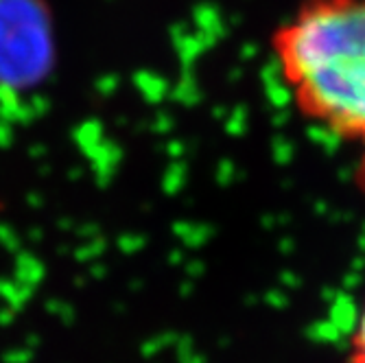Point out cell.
Instances as JSON below:
<instances>
[{"label": "cell", "instance_id": "2", "mask_svg": "<svg viewBox=\"0 0 365 363\" xmlns=\"http://www.w3.org/2000/svg\"><path fill=\"white\" fill-rule=\"evenodd\" d=\"M55 66V29L44 0H0V106L36 94Z\"/></svg>", "mask_w": 365, "mask_h": 363}, {"label": "cell", "instance_id": "3", "mask_svg": "<svg viewBox=\"0 0 365 363\" xmlns=\"http://www.w3.org/2000/svg\"><path fill=\"white\" fill-rule=\"evenodd\" d=\"M346 363H365V307L356 319L354 333L350 337V350Z\"/></svg>", "mask_w": 365, "mask_h": 363}, {"label": "cell", "instance_id": "4", "mask_svg": "<svg viewBox=\"0 0 365 363\" xmlns=\"http://www.w3.org/2000/svg\"><path fill=\"white\" fill-rule=\"evenodd\" d=\"M363 145V151H361V162H359V180H361V186L365 188V138L361 140Z\"/></svg>", "mask_w": 365, "mask_h": 363}, {"label": "cell", "instance_id": "1", "mask_svg": "<svg viewBox=\"0 0 365 363\" xmlns=\"http://www.w3.org/2000/svg\"><path fill=\"white\" fill-rule=\"evenodd\" d=\"M297 112L341 138H365V0H304L272 38Z\"/></svg>", "mask_w": 365, "mask_h": 363}]
</instances>
